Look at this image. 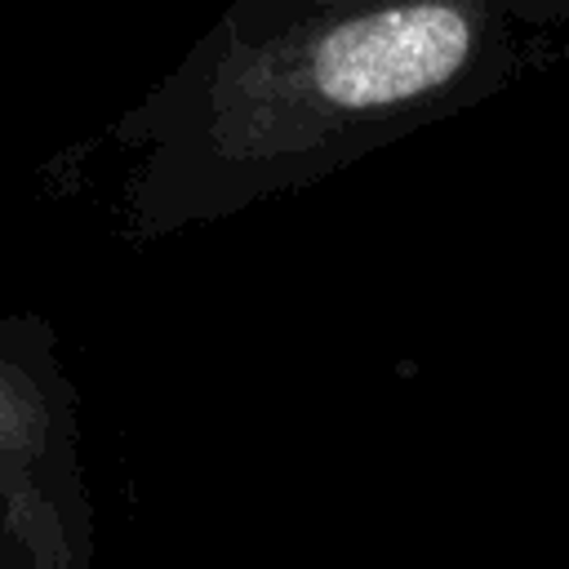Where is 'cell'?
Here are the masks:
<instances>
[{
    "instance_id": "cell-1",
    "label": "cell",
    "mask_w": 569,
    "mask_h": 569,
    "mask_svg": "<svg viewBox=\"0 0 569 569\" xmlns=\"http://www.w3.org/2000/svg\"><path fill=\"white\" fill-rule=\"evenodd\" d=\"M569 49V0H333L227 22L116 129L124 222L156 240L516 89Z\"/></svg>"
},
{
    "instance_id": "cell-2",
    "label": "cell",
    "mask_w": 569,
    "mask_h": 569,
    "mask_svg": "<svg viewBox=\"0 0 569 569\" xmlns=\"http://www.w3.org/2000/svg\"><path fill=\"white\" fill-rule=\"evenodd\" d=\"M0 542L36 569H98L80 400L40 316L0 307Z\"/></svg>"
},
{
    "instance_id": "cell-3",
    "label": "cell",
    "mask_w": 569,
    "mask_h": 569,
    "mask_svg": "<svg viewBox=\"0 0 569 569\" xmlns=\"http://www.w3.org/2000/svg\"><path fill=\"white\" fill-rule=\"evenodd\" d=\"M316 4H333V0H280V4H267V9L236 4V13H293V9H316Z\"/></svg>"
},
{
    "instance_id": "cell-4",
    "label": "cell",
    "mask_w": 569,
    "mask_h": 569,
    "mask_svg": "<svg viewBox=\"0 0 569 569\" xmlns=\"http://www.w3.org/2000/svg\"><path fill=\"white\" fill-rule=\"evenodd\" d=\"M0 569H36V565H31V560H22L9 542H0Z\"/></svg>"
}]
</instances>
